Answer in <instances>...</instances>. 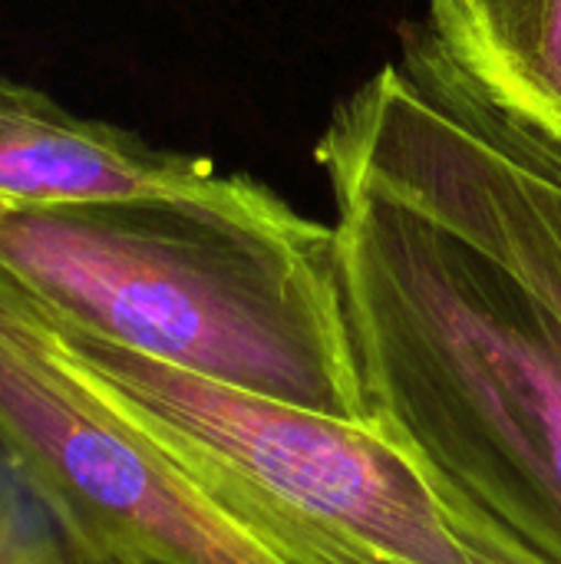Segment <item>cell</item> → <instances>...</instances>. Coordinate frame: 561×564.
Listing matches in <instances>:
<instances>
[{
  "mask_svg": "<svg viewBox=\"0 0 561 564\" xmlns=\"http://www.w3.org/2000/svg\"><path fill=\"white\" fill-rule=\"evenodd\" d=\"M43 311L63 354L284 564H546L377 413L248 393Z\"/></svg>",
  "mask_w": 561,
  "mask_h": 564,
  "instance_id": "3",
  "label": "cell"
},
{
  "mask_svg": "<svg viewBox=\"0 0 561 564\" xmlns=\"http://www.w3.org/2000/svg\"><path fill=\"white\" fill-rule=\"evenodd\" d=\"M205 155L172 152L86 119L0 76V205H76L192 188L215 175Z\"/></svg>",
  "mask_w": 561,
  "mask_h": 564,
  "instance_id": "6",
  "label": "cell"
},
{
  "mask_svg": "<svg viewBox=\"0 0 561 564\" xmlns=\"http://www.w3.org/2000/svg\"><path fill=\"white\" fill-rule=\"evenodd\" d=\"M0 449L79 529L149 564H284L56 344L0 268Z\"/></svg>",
  "mask_w": 561,
  "mask_h": 564,
  "instance_id": "5",
  "label": "cell"
},
{
  "mask_svg": "<svg viewBox=\"0 0 561 564\" xmlns=\"http://www.w3.org/2000/svg\"><path fill=\"white\" fill-rule=\"evenodd\" d=\"M427 33L499 109L561 149V0H430Z\"/></svg>",
  "mask_w": 561,
  "mask_h": 564,
  "instance_id": "7",
  "label": "cell"
},
{
  "mask_svg": "<svg viewBox=\"0 0 561 564\" xmlns=\"http://www.w3.org/2000/svg\"><path fill=\"white\" fill-rule=\"evenodd\" d=\"M0 268L109 344L294 406L370 416L334 221L301 215L248 175L0 205Z\"/></svg>",
  "mask_w": 561,
  "mask_h": 564,
  "instance_id": "1",
  "label": "cell"
},
{
  "mask_svg": "<svg viewBox=\"0 0 561 564\" xmlns=\"http://www.w3.org/2000/svg\"><path fill=\"white\" fill-rule=\"evenodd\" d=\"M0 564H149L63 516L0 449Z\"/></svg>",
  "mask_w": 561,
  "mask_h": 564,
  "instance_id": "8",
  "label": "cell"
},
{
  "mask_svg": "<svg viewBox=\"0 0 561 564\" xmlns=\"http://www.w3.org/2000/svg\"><path fill=\"white\" fill-rule=\"evenodd\" d=\"M314 159L483 248L561 324V149L473 86L427 26L334 109Z\"/></svg>",
  "mask_w": 561,
  "mask_h": 564,
  "instance_id": "4",
  "label": "cell"
},
{
  "mask_svg": "<svg viewBox=\"0 0 561 564\" xmlns=\"http://www.w3.org/2000/svg\"><path fill=\"white\" fill-rule=\"evenodd\" d=\"M327 182L367 410L532 555L561 564V324L446 225L374 185Z\"/></svg>",
  "mask_w": 561,
  "mask_h": 564,
  "instance_id": "2",
  "label": "cell"
}]
</instances>
